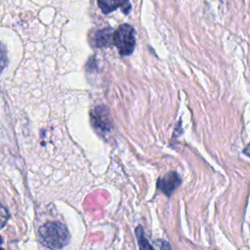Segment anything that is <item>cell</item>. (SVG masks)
<instances>
[{"instance_id": "6da1fadb", "label": "cell", "mask_w": 250, "mask_h": 250, "mask_svg": "<svg viewBox=\"0 0 250 250\" xmlns=\"http://www.w3.org/2000/svg\"><path fill=\"white\" fill-rule=\"evenodd\" d=\"M41 243L51 250H59L69 242L67 228L60 222H49L39 228L38 230Z\"/></svg>"}, {"instance_id": "7a4b0ae2", "label": "cell", "mask_w": 250, "mask_h": 250, "mask_svg": "<svg viewBox=\"0 0 250 250\" xmlns=\"http://www.w3.org/2000/svg\"><path fill=\"white\" fill-rule=\"evenodd\" d=\"M113 43L121 56H129L135 48L134 29L129 24L120 25L113 35Z\"/></svg>"}, {"instance_id": "3957f363", "label": "cell", "mask_w": 250, "mask_h": 250, "mask_svg": "<svg viewBox=\"0 0 250 250\" xmlns=\"http://www.w3.org/2000/svg\"><path fill=\"white\" fill-rule=\"evenodd\" d=\"M93 127L102 135L108 134L112 129L108 109L104 105L96 106L90 114Z\"/></svg>"}, {"instance_id": "277c9868", "label": "cell", "mask_w": 250, "mask_h": 250, "mask_svg": "<svg viewBox=\"0 0 250 250\" xmlns=\"http://www.w3.org/2000/svg\"><path fill=\"white\" fill-rule=\"evenodd\" d=\"M182 183V179L175 171L168 172L164 177L157 180V188L165 195L170 196Z\"/></svg>"}, {"instance_id": "5b68a950", "label": "cell", "mask_w": 250, "mask_h": 250, "mask_svg": "<svg viewBox=\"0 0 250 250\" xmlns=\"http://www.w3.org/2000/svg\"><path fill=\"white\" fill-rule=\"evenodd\" d=\"M98 5L104 14H109L117 8H121L124 14L131 11V5L128 0H98Z\"/></svg>"}, {"instance_id": "8992f818", "label": "cell", "mask_w": 250, "mask_h": 250, "mask_svg": "<svg viewBox=\"0 0 250 250\" xmlns=\"http://www.w3.org/2000/svg\"><path fill=\"white\" fill-rule=\"evenodd\" d=\"M113 35H114V32H113L112 28H110V27H105V28L98 30L97 33L95 34V38H94L95 46L97 48L111 46L112 44H114L113 43Z\"/></svg>"}, {"instance_id": "52a82bcc", "label": "cell", "mask_w": 250, "mask_h": 250, "mask_svg": "<svg viewBox=\"0 0 250 250\" xmlns=\"http://www.w3.org/2000/svg\"><path fill=\"white\" fill-rule=\"evenodd\" d=\"M136 236H137V242L139 245V250H154L153 246L149 243L147 238L145 235L144 229L142 226H138L136 228Z\"/></svg>"}, {"instance_id": "ba28073f", "label": "cell", "mask_w": 250, "mask_h": 250, "mask_svg": "<svg viewBox=\"0 0 250 250\" xmlns=\"http://www.w3.org/2000/svg\"><path fill=\"white\" fill-rule=\"evenodd\" d=\"M153 248H154V250H172L171 245L163 239L155 240L153 242Z\"/></svg>"}, {"instance_id": "9c48e42d", "label": "cell", "mask_w": 250, "mask_h": 250, "mask_svg": "<svg viewBox=\"0 0 250 250\" xmlns=\"http://www.w3.org/2000/svg\"><path fill=\"white\" fill-rule=\"evenodd\" d=\"M7 64V53L5 47L0 43V71Z\"/></svg>"}, {"instance_id": "30bf717a", "label": "cell", "mask_w": 250, "mask_h": 250, "mask_svg": "<svg viewBox=\"0 0 250 250\" xmlns=\"http://www.w3.org/2000/svg\"><path fill=\"white\" fill-rule=\"evenodd\" d=\"M243 152H244V154H246L247 156L250 157V144L243 149Z\"/></svg>"}, {"instance_id": "8fae6325", "label": "cell", "mask_w": 250, "mask_h": 250, "mask_svg": "<svg viewBox=\"0 0 250 250\" xmlns=\"http://www.w3.org/2000/svg\"><path fill=\"white\" fill-rule=\"evenodd\" d=\"M2 242H3V240H2V237H1V235H0V245L2 244Z\"/></svg>"}, {"instance_id": "7c38bea8", "label": "cell", "mask_w": 250, "mask_h": 250, "mask_svg": "<svg viewBox=\"0 0 250 250\" xmlns=\"http://www.w3.org/2000/svg\"><path fill=\"white\" fill-rule=\"evenodd\" d=\"M0 250H4V249H3V248H0Z\"/></svg>"}]
</instances>
